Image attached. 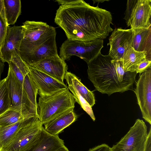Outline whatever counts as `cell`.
Returning <instances> with one entry per match:
<instances>
[{
	"label": "cell",
	"mask_w": 151,
	"mask_h": 151,
	"mask_svg": "<svg viewBox=\"0 0 151 151\" xmlns=\"http://www.w3.org/2000/svg\"><path fill=\"white\" fill-rule=\"evenodd\" d=\"M88 151H111V147L108 145L103 144L91 148Z\"/></svg>",
	"instance_id": "32"
},
{
	"label": "cell",
	"mask_w": 151,
	"mask_h": 151,
	"mask_svg": "<svg viewBox=\"0 0 151 151\" xmlns=\"http://www.w3.org/2000/svg\"><path fill=\"white\" fill-rule=\"evenodd\" d=\"M10 107V100L5 78L0 83V115Z\"/></svg>",
	"instance_id": "25"
},
{
	"label": "cell",
	"mask_w": 151,
	"mask_h": 151,
	"mask_svg": "<svg viewBox=\"0 0 151 151\" xmlns=\"http://www.w3.org/2000/svg\"><path fill=\"white\" fill-rule=\"evenodd\" d=\"M29 66L48 75L60 82L63 81L68 66L58 55L44 59Z\"/></svg>",
	"instance_id": "14"
},
{
	"label": "cell",
	"mask_w": 151,
	"mask_h": 151,
	"mask_svg": "<svg viewBox=\"0 0 151 151\" xmlns=\"http://www.w3.org/2000/svg\"><path fill=\"white\" fill-rule=\"evenodd\" d=\"M132 30L131 47L137 51L146 52V59L151 60V27Z\"/></svg>",
	"instance_id": "17"
},
{
	"label": "cell",
	"mask_w": 151,
	"mask_h": 151,
	"mask_svg": "<svg viewBox=\"0 0 151 151\" xmlns=\"http://www.w3.org/2000/svg\"><path fill=\"white\" fill-rule=\"evenodd\" d=\"M88 65V78L101 93L110 96L133 90L137 73L125 72L120 60L101 53Z\"/></svg>",
	"instance_id": "2"
},
{
	"label": "cell",
	"mask_w": 151,
	"mask_h": 151,
	"mask_svg": "<svg viewBox=\"0 0 151 151\" xmlns=\"http://www.w3.org/2000/svg\"><path fill=\"white\" fill-rule=\"evenodd\" d=\"M72 93L73 98L81 108L90 116L93 121L95 120V117L92 108L86 101L78 93L71 88L68 87Z\"/></svg>",
	"instance_id": "26"
},
{
	"label": "cell",
	"mask_w": 151,
	"mask_h": 151,
	"mask_svg": "<svg viewBox=\"0 0 151 151\" xmlns=\"http://www.w3.org/2000/svg\"><path fill=\"white\" fill-rule=\"evenodd\" d=\"M43 127L38 119L21 129L11 142L1 151H24L38 138Z\"/></svg>",
	"instance_id": "9"
},
{
	"label": "cell",
	"mask_w": 151,
	"mask_h": 151,
	"mask_svg": "<svg viewBox=\"0 0 151 151\" xmlns=\"http://www.w3.org/2000/svg\"><path fill=\"white\" fill-rule=\"evenodd\" d=\"M9 26L6 20L0 14V49L4 43Z\"/></svg>",
	"instance_id": "28"
},
{
	"label": "cell",
	"mask_w": 151,
	"mask_h": 151,
	"mask_svg": "<svg viewBox=\"0 0 151 151\" xmlns=\"http://www.w3.org/2000/svg\"><path fill=\"white\" fill-rule=\"evenodd\" d=\"M55 28L50 29L37 41L28 42L22 40L19 55L27 65L36 63L44 59L58 55L55 40Z\"/></svg>",
	"instance_id": "4"
},
{
	"label": "cell",
	"mask_w": 151,
	"mask_h": 151,
	"mask_svg": "<svg viewBox=\"0 0 151 151\" xmlns=\"http://www.w3.org/2000/svg\"><path fill=\"white\" fill-rule=\"evenodd\" d=\"M9 67L20 83L22 85L24 77L19 69L12 61L8 63Z\"/></svg>",
	"instance_id": "29"
},
{
	"label": "cell",
	"mask_w": 151,
	"mask_h": 151,
	"mask_svg": "<svg viewBox=\"0 0 151 151\" xmlns=\"http://www.w3.org/2000/svg\"><path fill=\"white\" fill-rule=\"evenodd\" d=\"M147 129L143 120L137 119L126 135L111 148V151H143Z\"/></svg>",
	"instance_id": "6"
},
{
	"label": "cell",
	"mask_w": 151,
	"mask_h": 151,
	"mask_svg": "<svg viewBox=\"0 0 151 151\" xmlns=\"http://www.w3.org/2000/svg\"><path fill=\"white\" fill-rule=\"evenodd\" d=\"M28 66L29 74L37 88L40 96H49L60 90L68 88L64 83L32 66Z\"/></svg>",
	"instance_id": "10"
},
{
	"label": "cell",
	"mask_w": 151,
	"mask_h": 151,
	"mask_svg": "<svg viewBox=\"0 0 151 151\" xmlns=\"http://www.w3.org/2000/svg\"><path fill=\"white\" fill-rule=\"evenodd\" d=\"M22 86L31 104L33 110L37 114V103L36 98L38 90L29 73L24 77Z\"/></svg>",
	"instance_id": "24"
},
{
	"label": "cell",
	"mask_w": 151,
	"mask_h": 151,
	"mask_svg": "<svg viewBox=\"0 0 151 151\" xmlns=\"http://www.w3.org/2000/svg\"><path fill=\"white\" fill-rule=\"evenodd\" d=\"M93 4H94V3H95L97 2H98V3H99V2H101V3H102V2H104L105 1H109V0H93Z\"/></svg>",
	"instance_id": "37"
},
{
	"label": "cell",
	"mask_w": 151,
	"mask_h": 151,
	"mask_svg": "<svg viewBox=\"0 0 151 151\" xmlns=\"http://www.w3.org/2000/svg\"><path fill=\"white\" fill-rule=\"evenodd\" d=\"M22 26L24 34L22 40L28 42L37 41L52 27L43 22L29 21H25Z\"/></svg>",
	"instance_id": "19"
},
{
	"label": "cell",
	"mask_w": 151,
	"mask_h": 151,
	"mask_svg": "<svg viewBox=\"0 0 151 151\" xmlns=\"http://www.w3.org/2000/svg\"><path fill=\"white\" fill-rule=\"evenodd\" d=\"M24 38L22 26H9L3 44L0 49V59L8 63L13 56L19 55L21 44Z\"/></svg>",
	"instance_id": "11"
},
{
	"label": "cell",
	"mask_w": 151,
	"mask_h": 151,
	"mask_svg": "<svg viewBox=\"0 0 151 151\" xmlns=\"http://www.w3.org/2000/svg\"><path fill=\"white\" fill-rule=\"evenodd\" d=\"M5 17L8 25L14 24L21 14L20 0H4Z\"/></svg>",
	"instance_id": "23"
},
{
	"label": "cell",
	"mask_w": 151,
	"mask_h": 151,
	"mask_svg": "<svg viewBox=\"0 0 151 151\" xmlns=\"http://www.w3.org/2000/svg\"><path fill=\"white\" fill-rule=\"evenodd\" d=\"M56 151H69L68 149L64 145L61 147Z\"/></svg>",
	"instance_id": "36"
},
{
	"label": "cell",
	"mask_w": 151,
	"mask_h": 151,
	"mask_svg": "<svg viewBox=\"0 0 151 151\" xmlns=\"http://www.w3.org/2000/svg\"><path fill=\"white\" fill-rule=\"evenodd\" d=\"M37 114L9 109L0 115V127L7 126Z\"/></svg>",
	"instance_id": "22"
},
{
	"label": "cell",
	"mask_w": 151,
	"mask_h": 151,
	"mask_svg": "<svg viewBox=\"0 0 151 151\" xmlns=\"http://www.w3.org/2000/svg\"><path fill=\"white\" fill-rule=\"evenodd\" d=\"M104 41L98 39L89 42H82L67 39L60 47L59 57L68 60L73 55L83 60L88 64L101 53Z\"/></svg>",
	"instance_id": "5"
},
{
	"label": "cell",
	"mask_w": 151,
	"mask_h": 151,
	"mask_svg": "<svg viewBox=\"0 0 151 151\" xmlns=\"http://www.w3.org/2000/svg\"><path fill=\"white\" fill-rule=\"evenodd\" d=\"M5 79L10 100L9 109L37 114L33 110L22 85L9 67Z\"/></svg>",
	"instance_id": "7"
},
{
	"label": "cell",
	"mask_w": 151,
	"mask_h": 151,
	"mask_svg": "<svg viewBox=\"0 0 151 151\" xmlns=\"http://www.w3.org/2000/svg\"><path fill=\"white\" fill-rule=\"evenodd\" d=\"M37 115L26 118L14 124L0 127V145L1 149L8 145L19 131L38 119Z\"/></svg>",
	"instance_id": "18"
},
{
	"label": "cell",
	"mask_w": 151,
	"mask_h": 151,
	"mask_svg": "<svg viewBox=\"0 0 151 151\" xmlns=\"http://www.w3.org/2000/svg\"><path fill=\"white\" fill-rule=\"evenodd\" d=\"M64 145L63 140L58 135L49 134L43 127L38 138L24 151H56Z\"/></svg>",
	"instance_id": "15"
},
{
	"label": "cell",
	"mask_w": 151,
	"mask_h": 151,
	"mask_svg": "<svg viewBox=\"0 0 151 151\" xmlns=\"http://www.w3.org/2000/svg\"><path fill=\"white\" fill-rule=\"evenodd\" d=\"M135 93L143 118L151 124V68L141 73L136 82Z\"/></svg>",
	"instance_id": "8"
},
{
	"label": "cell",
	"mask_w": 151,
	"mask_h": 151,
	"mask_svg": "<svg viewBox=\"0 0 151 151\" xmlns=\"http://www.w3.org/2000/svg\"><path fill=\"white\" fill-rule=\"evenodd\" d=\"M143 151H151V128L150 127L149 132L147 133V139L145 143Z\"/></svg>",
	"instance_id": "33"
},
{
	"label": "cell",
	"mask_w": 151,
	"mask_h": 151,
	"mask_svg": "<svg viewBox=\"0 0 151 151\" xmlns=\"http://www.w3.org/2000/svg\"><path fill=\"white\" fill-rule=\"evenodd\" d=\"M55 22L64 31L67 39L82 42L104 39L113 31L112 16L107 10L94 7L83 0H57Z\"/></svg>",
	"instance_id": "1"
},
{
	"label": "cell",
	"mask_w": 151,
	"mask_h": 151,
	"mask_svg": "<svg viewBox=\"0 0 151 151\" xmlns=\"http://www.w3.org/2000/svg\"><path fill=\"white\" fill-rule=\"evenodd\" d=\"M0 14L6 21L4 0H0Z\"/></svg>",
	"instance_id": "34"
},
{
	"label": "cell",
	"mask_w": 151,
	"mask_h": 151,
	"mask_svg": "<svg viewBox=\"0 0 151 151\" xmlns=\"http://www.w3.org/2000/svg\"><path fill=\"white\" fill-rule=\"evenodd\" d=\"M132 38L131 29L115 28L110 37L108 55L112 59L120 60L124 53L130 47Z\"/></svg>",
	"instance_id": "12"
},
{
	"label": "cell",
	"mask_w": 151,
	"mask_h": 151,
	"mask_svg": "<svg viewBox=\"0 0 151 151\" xmlns=\"http://www.w3.org/2000/svg\"><path fill=\"white\" fill-rule=\"evenodd\" d=\"M137 0H128L127 3V7L125 12V16L124 19L127 23L128 22L131 14L132 9Z\"/></svg>",
	"instance_id": "31"
},
{
	"label": "cell",
	"mask_w": 151,
	"mask_h": 151,
	"mask_svg": "<svg viewBox=\"0 0 151 151\" xmlns=\"http://www.w3.org/2000/svg\"><path fill=\"white\" fill-rule=\"evenodd\" d=\"M76 101L68 88L38 99L37 114L43 125L60 114L75 107Z\"/></svg>",
	"instance_id": "3"
},
{
	"label": "cell",
	"mask_w": 151,
	"mask_h": 151,
	"mask_svg": "<svg viewBox=\"0 0 151 151\" xmlns=\"http://www.w3.org/2000/svg\"><path fill=\"white\" fill-rule=\"evenodd\" d=\"M151 60L145 59L141 61L137 65L135 72L140 74L151 68Z\"/></svg>",
	"instance_id": "30"
},
{
	"label": "cell",
	"mask_w": 151,
	"mask_h": 151,
	"mask_svg": "<svg viewBox=\"0 0 151 151\" xmlns=\"http://www.w3.org/2000/svg\"><path fill=\"white\" fill-rule=\"evenodd\" d=\"M151 1L137 0L126 23L131 29L146 28L151 27Z\"/></svg>",
	"instance_id": "13"
},
{
	"label": "cell",
	"mask_w": 151,
	"mask_h": 151,
	"mask_svg": "<svg viewBox=\"0 0 151 151\" xmlns=\"http://www.w3.org/2000/svg\"><path fill=\"white\" fill-rule=\"evenodd\" d=\"M77 116L73 109L68 110L50 120L44 125L45 130L53 135H58L63 130L76 121Z\"/></svg>",
	"instance_id": "16"
},
{
	"label": "cell",
	"mask_w": 151,
	"mask_h": 151,
	"mask_svg": "<svg viewBox=\"0 0 151 151\" xmlns=\"http://www.w3.org/2000/svg\"><path fill=\"white\" fill-rule=\"evenodd\" d=\"M4 62H2L0 59V83L1 81V76L2 73L3 72L4 66Z\"/></svg>",
	"instance_id": "35"
},
{
	"label": "cell",
	"mask_w": 151,
	"mask_h": 151,
	"mask_svg": "<svg viewBox=\"0 0 151 151\" xmlns=\"http://www.w3.org/2000/svg\"><path fill=\"white\" fill-rule=\"evenodd\" d=\"M1 146L0 145V151H1Z\"/></svg>",
	"instance_id": "38"
},
{
	"label": "cell",
	"mask_w": 151,
	"mask_h": 151,
	"mask_svg": "<svg viewBox=\"0 0 151 151\" xmlns=\"http://www.w3.org/2000/svg\"><path fill=\"white\" fill-rule=\"evenodd\" d=\"M145 51L139 52L130 47L124 53L120 60L125 72H135L137 65L146 58Z\"/></svg>",
	"instance_id": "21"
},
{
	"label": "cell",
	"mask_w": 151,
	"mask_h": 151,
	"mask_svg": "<svg viewBox=\"0 0 151 151\" xmlns=\"http://www.w3.org/2000/svg\"><path fill=\"white\" fill-rule=\"evenodd\" d=\"M65 79L68 86L80 94L88 103L92 108L95 104L94 95L80 81L74 74L67 72Z\"/></svg>",
	"instance_id": "20"
},
{
	"label": "cell",
	"mask_w": 151,
	"mask_h": 151,
	"mask_svg": "<svg viewBox=\"0 0 151 151\" xmlns=\"http://www.w3.org/2000/svg\"><path fill=\"white\" fill-rule=\"evenodd\" d=\"M11 61L13 62L19 69L24 77L29 73L28 65L22 60L19 55L13 56Z\"/></svg>",
	"instance_id": "27"
}]
</instances>
